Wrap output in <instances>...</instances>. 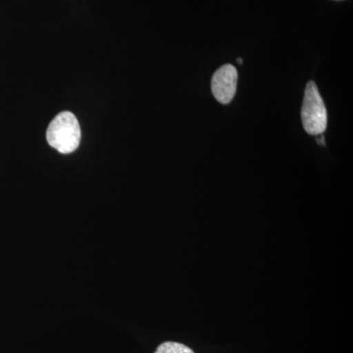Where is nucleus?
Wrapping results in <instances>:
<instances>
[{
  "label": "nucleus",
  "mask_w": 353,
  "mask_h": 353,
  "mask_svg": "<svg viewBox=\"0 0 353 353\" xmlns=\"http://www.w3.org/2000/svg\"><path fill=\"white\" fill-rule=\"evenodd\" d=\"M81 138L82 132L79 121L69 111L58 114L46 131L48 145L63 154L75 152L80 145Z\"/></svg>",
  "instance_id": "nucleus-1"
},
{
  "label": "nucleus",
  "mask_w": 353,
  "mask_h": 353,
  "mask_svg": "<svg viewBox=\"0 0 353 353\" xmlns=\"http://www.w3.org/2000/svg\"><path fill=\"white\" fill-rule=\"evenodd\" d=\"M301 121L304 130L309 134L319 136L326 131L328 116L321 94L314 82H309L306 85Z\"/></svg>",
  "instance_id": "nucleus-2"
},
{
  "label": "nucleus",
  "mask_w": 353,
  "mask_h": 353,
  "mask_svg": "<svg viewBox=\"0 0 353 353\" xmlns=\"http://www.w3.org/2000/svg\"><path fill=\"white\" fill-rule=\"evenodd\" d=\"M238 85V71L233 65L221 67L213 75L211 90L216 101L222 104L230 103L234 97Z\"/></svg>",
  "instance_id": "nucleus-3"
},
{
  "label": "nucleus",
  "mask_w": 353,
  "mask_h": 353,
  "mask_svg": "<svg viewBox=\"0 0 353 353\" xmlns=\"http://www.w3.org/2000/svg\"><path fill=\"white\" fill-rule=\"evenodd\" d=\"M155 353H194L190 347L182 343L167 341L158 347Z\"/></svg>",
  "instance_id": "nucleus-4"
},
{
  "label": "nucleus",
  "mask_w": 353,
  "mask_h": 353,
  "mask_svg": "<svg viewBox=\"0 0 353 353\" xmlns=\"http://www.w3.org/2000/svg\"><path fill=\"white\" fill-rule=\"evenodd\" d=\"M320 138L317 139V143H320V145H325V141H324V136L323 134H319Z\"/></svg>",
  "instance_id": "nucleus-5"
},
{
  "label": "nucleus",
  "mask_w": 353,
  "mask_h": 353,
  "mask_svg": "<svg viewBox=\"0 0 353 353\" xmlns=\"http://www.w3.org/2000/svg\"><path fill=\"white\" fill-rule=\"evenodd\" d=\"M238 63L239 64H243V60L241 59V58H239L238 59Z\"/></svg>",
  "instance_id": "nucleus-6"
}]
</instances>
